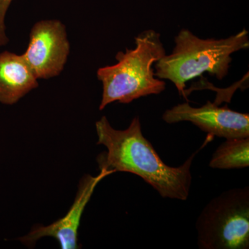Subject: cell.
<instances>
[{
  "label": "cell",
  "mask_w": 249,
  "mask_h": 249,
  "mask_svg": "<svg viewBox=\"0 0 249 249\" xmlns=\"http://www.w3.org/2000/svg\"><path fill=\"white\" fill-rule=\"evenodd\" d=\"M96 129L97 145L107 148L96 159L100 170L134 174L148 183L161 197L180 201H186L189 196L195 157L213 139L208 135L204 145L182 165L171 167L165 164L151 142L144 137L139 116L132 119L127 129L119 130L114 129L103 116L96 121Z\"/></svg>",
  "instance_id": "obj_1"
},
{
  "label": "cell",
  "mask_w": 249,
  "mask_h": 249,
  "mask_svg": "<svg viewBox=\"0 0 249 249\" xmlns=\"http://www.w3.org/2000/svg\"><path fill=\"white\" fill-rule=\"evenodd\" d=\"M135 45L133 49L118 52L115 65L98 70V79L103 84L100 110L111 103L128 104L164 91L165 81L155 76L153 68L166 54L160 34L152 29L142 31L135 37Z\"/></svg>",
  "instance_id": "obj_2"
},
{
  "label": "cell",
  "mask_w": 249,
  "mask_h": 249,
  "mask_svg": "<svg viewBox=\"0 0 249 249\" xmlns=\"http://www.w3.org/2000/svg\"><path fill=\"white\" fill-rule=\"evenodd\" d=\"M175 47L155 63V76L169 80L180 95H186V83L208 72L218 80L229 73L231 55L249 48V32L243 29L225 39H201L188 29L175 37Z\"/></svg>",
  "instance_id": "obj_3"
},
{
  "label": "cell",
  "mask_w": 249,
  "mask_h": 249,
  "mask_svg": "<svg viewBox=\"0 0 249 249\" xmlns=\"http://www.w3.org/2000/svg\"><path fill=\"white\" fill-rule=\"evenodd\" d=\"M196 227L200 249H249V187L213 198L198 216Z\"/></svg>",
  "instance_id": "obj_4"
},
{
  "label": "cell",
  "mask_w": 249,
  "mask_h": 249,
  "mask_svg": "<svg viewBox=\"0 0 249 249\" xmlns=\"http://www.w3.org/2000/svg\"><path fill=\"white\" fill-rule=\"evenodd\" d=\"M70 53L65 24L58 19H45L33 26L22 56L37 80H48L60 74Z\"/></svg>",
  "instance_id": "obj_5"
},
{
  "label": "cell",
  "mask_w": 249,
  "mask_h": 249,
  "mask_svg": "<svg viewBox=\"0 0 249 249\" xmlns=\"http://www.w3.org/2000/svg\"><path fill=\"white\" fill-rule=\"evenodd\" d=\"M218 103L208 101L200 107L188 103L167 109L162 119L168 124L188 121L211 137L225 139L249 137V114L219 107Z\"/></svg>",
  "instance_id": "obj_6"
},
{
  "label": "cell",
  "mask_w": 249,
  "mask_h": 249,
  "mask_svg": "<svg viewBox=\"0 0 249 249\" xmlns=\"http://www.w3.org/2000/svg\"><path fill=\"white\" fill-rule=\"evenodd\" d=\"M97 176L85 175L80 179L74 202L65 217L48 226L35 225L27 235L19 237L23 244L31 247L44 237H52L58 241L62 249H79L78 231L83 211L92 196L98 183L110 175L111 172L100 170Z\"/></svg>",
  "instance_id": "obj_7"
},
{
  "label": "cell",
  "mask_w": 249,
  "mask_h": 249,
  "mask_svg": "<svg viewBox=\"0 0 249 249\" xmlns=\"http://www.w3.org/2000/svg\"><path fill=\"white\" fill-rule=\"evenodd\" d=\"M37 87V79L22 55L9 51L0 53V103L16 104Z\"/></svg>",
  "instance_id": "obj_8"
},
{
  "label": "cell",
  "mask_w": 249,
  "mask_h": 249,
  "mask_svg": "<svg viewBox=\"0 0 249 249\" xmlns=\"http://www.w3.org/2000/svg\"><path fill=\"white\" fill-rule=\"evenodd\" d=\"M249 165V137L226 139L214 150L209 162L213 169H242Z\"/></svg>",
  "instance_id": "obj_9"
},
{
  "label": "cell",
  "mask_w": 249,
  "mask_h": 249,
  "mask_svg": "<svg viewBox=\"0 0 249 249\" xmlns=\"http://www.w3.org/2000/svg\"><path fill=\"white\" fill-rule=\"evenodd\" d=\"M13 0H0V47L7 45L9 37L6 34L5 18Z\"/></svg>",
  "instance_id": "obj_10"
}]
</instances>
